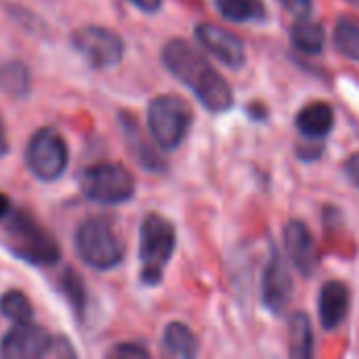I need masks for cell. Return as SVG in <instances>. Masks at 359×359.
<instances>
[{"label": "cell", "mask_w": 359, "mask_h": 359, "mask_svg": "<svg viewBox=\"0 0 359 359\" xmlns=\"http://www.w3.org/2000/svg\"><path fill=\"white\" fill-rule=\"evenodd\" d=\"M2 221L4 246L17 259L32 265H55L61 259L57 240L27 210H11Z\"/></svg>", "instance_id": "7a4b0ae2"}, {"label": "cell", "mask_w": 359, "mask_h": 359, "mask_svg": "<svg viewBox=\"0 0 359 359\" xmlns=\"http://www.w3.org/2000/svg\"><path fill=\"white\" fill-rule=\"evenodd\" d=\"M292 290H294V284H292L290 271H288L286 263L282 261V257L276 255L269 261L265 276H263V303H265V307L269 311L280 313L290 303Z\"/></svg>", "instance_id": "8fae6325"}, {"label": "cell", "mask_w": 359, "mask_h": 359, "mask_svg": "<svg viewBox=\"0 0 359 359\" xmlns=\"http://www.w3.org/2000/svg\"><path fill=\"white\" fill-rule=\"evenodd\" d=\"M196 38L212 57H217L227 67L238 69V67L244 65V61H246L244 44L229 29L212 25V23H202V25L196 27Z\"/></svg>", "instance_id": "30bf717a"}, {"label": "cell", "mask_w": 359, "mask_h": 359, "mask_svg": "<svg viewBox=\"0 0 359 359\" xmlns=\"http://www.w3.org/2000/svg\"><path fill=\"white\" fill-rule=\"evenodd\" d=\"M50 334L32 322L15 324L0 343V355L6 359H34L44 358L53 349Z\"/></svg>", "instance_id": "9c48e42d"}, {"label": "cell", "mask_w": 359, "mask_h": 359, "mask_svg": "<svg viewBox=\"0 0 359 359\" xmlns=\"http://www.w3.org/2000/svg\"><path fill=\"white\" fill-rule=\"evenodd\" d=\"M80 189L84 198L97 204H122L135 194V179L122 166L114 162H101L88 166L80 175Z\"/></svg>", "instance_id": "8992f818"}, {"label": "cell", "mask_w": 359, "mask_h": 359, "mask_svg": "<svg viewBox=\"0 0 359 359\" xmlns=\"http://www.w3.org/2000/svg\"><path fill=\"white\" fill-rule=\"evenodd\" d=\"M219 13L229 21H259L265 17L263 0H215Z\"/></svg>", "instance_id": "ac0fdd59"}, {"label": "cell", "mask_w": 359, "mask_h": 359, "mask_svg": "<svg viewBox=\"0 0 359 359\" xmlns=\"http://www.w3.org/2000/svg\"><path fill=\"white\" fill-rule=\"evenodd\" d=\"M0 88L11 97H25L32 88V74L25 63L8 61L0 65Z\"/></svg>", "instance_id": "2e32d148"}, {"label": "cell", "mask_w": 359, "mask_h": 359, "mask_svg": "<svg viewBox=\"0 0 359 359\" xmlns=\"http://www.w3.org/2000/svg\"><path fill=\"white\" fill-rule=\"evenodd\" d=\"M164 67L185 84L198 101L210 111H227L233 105V93L229 82L185 40H170L162 48Z\"/></svg>", "instance_id": "6da1fadb"}, {"label": "cell", "mask_w": 359, "mask_h": 359, "mask_svg": "<svg viewBox=\"0 0 359 359\" xmlns=\"http://www.w3.org/2000/svg\"><path fill=\"white\" fill-rule=\"evenodd\" d=\"M189 105L177 95H160L147 107V126L154 141L164 149H175L185 139L191 124Z\"/></svg>", "instance_id": "5b68a950"}, {"label": "cell", "mask_w": 359, "mask_h": 359, "mask_svg": "<svg viewBox=\"0 0 359 359\" xmlns=\"http://www.w3.org/2000/svg\"><path fill=\"white\" fill-rule=\"evenodd\" d=\"M280 2L290 15H294L299 19H303L311 13V0H280Z\"/></svg>", "instance_id": "cb8c5ba5"}, {"label": "cell", "mask_w": 359, "mask_h": 359, "mask_svg": "<svg viewBox=\"0 0 359 359\" xmlns=\"http://www.w3.org/2000/svg\"><path fill=\"white\" fill-rule=\"evenodd\" d=\"M8 154V139H6V130H4V124L0 120V158H4Z\"/></svg>", "instance_id": "83f0119b"}, {"label": "cell", "mask_w": 359, "mask_h": 359, "mask_svg": "<svg viewBox=\"0 0 359 359\" xmlns=\"http://www.w3.org/2000/svg\"><path fill=\"white\" fill-rule=\"evenodd\" d=\"M290 355L297 359L313 355V330L305 313H294L290 320Z\"/></svg>", "instance_id": "e0dca14e"}, {"label": "cell", "mask_w": 359, "mask_h": 359, "mask_svg": "<svg viewBox=\"0 0 359 359\" xmlns=\"http://www.w3.org/2000/svg\"><path fill=\"white\" fill-rule=\"evenodd\" d=\"M347 175H349V179L355 183V187L359 189V154H355V156H351V160L347 162Z\"/></svg>", "instance_id": "d4e9b609"}, {"label": "cell", "mask_w": 359, "mask_h": 359, "mask_svg": "<svg viewBox=\"0 0 359 359\" xmlns=\"http://www.w3.org/2000/svg\"><path fill=\"white\" fill-rule=\"evenodd\" d=\"M292 42L299 50L303 53H320L324 48V42H326V34H324V27L320 23H313V21H299L294 27H292Z\"/></svg>", "instance_id": "d6986e66"}, {"label": "cell", "mask_w": 359, "mask_h": 359, "mask_svg": "<svg viewBox=\"0 0 359 359\" xmlns=\"http://www.w3.org/2000/svg\"><path fill=\"white\" fill-rule=\"evenodd\" d=\"M25 164L40 181H57L67 168V145L57 128H38L25 147Z\"/></svg>", "instance_id": "52a82bcc"}, {"label": "cell", "mask_w": 359, "mask_h": 359, "mask_svg": "<svg viewBox=\"0 0 359 359\" xmlns=\"http://www.w3.org/2000/svg\"><path fill=\"white\" fill-rule=\"evenodd\" d=\"M334 44L337 48L353 59L359 61V25L353 21H339L337 29H334Z\"/></svg>", "instance_id": "7402d4cb"}, {"label": "cell", "mask_w": 359, "mask_h": 359, "mask_svg": "<svg viewBox=\"0 0 359 359\" xmlns=\"http://www.w3.org/2000/svg\"><path fill=\"white\" fill-rule=\"evenodd\" d=\"M76 252L88 267L107 271L122 263L124 246L107 221L88 219L76 231Z\"/></svg>", "instance_id": "277c9868"}, {"label": "cell", "mask_w": 359, "mask_h": 359, "mask_svg": "<svg viewBox=\"0 0 359 359\" xmlns=\"http://www.w3.org/2000/svg\"><path fill=\"white\" fill-rule=\"evenodd\" d=\"M61 290L69 301V305L74 307V311L78 313V318H82L86 309V292H84V282L78 278L74 269H65L61 273Z\"/></svg>", "instance_id": "44dd1931"}, {"label": "cell", "mask_w": 359, "mask_h": 359, "mask_svg": "<svg viewBox=\"0 0 359 359\" xmlns=\"http://www.w3.org/2000/svg\"><path fill=\"white\" fill-rule=\"evenodd\" d=\"M109 358H120V359H141L149 358V351L143 345L137 343H122L118 347H114L109 351Z\"/></svg>", "instance_id": "603a6c76"}, {"label": "cell", "mask_w": 359, "mask_h": 359, "mask_svg": "<svg viewBox=\"0 0 359 359\" xmlns=\"http://www.w3.org/2000/svg\"><path fill=\"white\" fill-rule=\"evenodd\" d=\"M284 242H286V250H288L292 265L303 276H311L316 271V265H318V255H316L313 236L307 229V225L301 221L288 223L286 231H284Z\"/></svg>", "instance_id": "7c38bea8"}, {"label": "cell", "mask_w": 359, "mask_h": 359, "mask_svg": "<svg viewBox=\"0 0 359 359\" xmlns=\"http://www.w3.org/2000/svg\"><path fill=\"white\" fill-rule=\"evenodd\" d=\"M334 124V111L328 103H311L303 107L297 116V126L299 130L309 137V139H322L332 130Z\"/></svg>", "instance_id": "5bb4252c"}, {"label": "cell", "mask_w": 359, "mask_h": 359, "mask_svg": "<svg viewBox=\"0 0 359 359\" xmlns=\"http://www.w3.org/2000/svg\"><path fill=\"white\" fill-rule=\"evenodd\" d=\"M175 227L170 221H166L160 215H147L141 225V244H139V257H141V280L149 286L158 284L162 280L164 267L168 265L172 252H175Z\"/></svg>", "instance_id": "3957f363"}, {"label": "cell", "mask_w": 359, "mask_h": 359, "mask_svg": "<svg viewBox=\"0 0 359 359\" xmlns=\"http://www.w3.org/2000/svg\"><path fill=\"white\" fill-rule=\"evenodd\" d=\"M72 44L93 67L99 69L120 63L124 55L122 38L114 29L101 25H84L76 29L72 36Z\"/></svg>", "instance_id": "ba28073f"}, {"label": "cell", "mask_w": 359, "mask_h": 359, "mask_svg": "<svg viewBox=\"0 0 359 359\" xmlns=\"http://www.w3.org/2000/svg\"><path fill=\"white\" fill-rule=\"evenodd\" d=\"M349 290L343 282H328L320 292V322L326 330H334L347 318Z\"/></svg>", "instance_id": "4fadbf2b"}, {"label": "cell", "mask_w": 359, "mask_h": 359, "mask_svg": "<svg viewBox=\"0 0 359 359\" xmlns=\"http://www.w3.org/2000/svg\"><path fill=\"white\" fill-rule=\"evenodd\" d=\"M164 349L175 358H194L198 353L196 334L185 324H168L164 330Z\"/></svg>", "instance_id": "9a60e30c"}, {"label": "cell", "mask_w": 359, "mask_h": 359, "mask_svg": "<svg viewBox=\"0 0 359 359\" xmlns=\"http://www.w3.org/2000/svg\"><path fill=\"white\" fill-rule=\"evenodd\" d=\"M0 313L6 320H11L13 324L32 322V318H34L32 303L27 301V297L21 290H8L0 297Z\"/></svg>", "instance_id": "ffe728a7"}, {"label": "cell", "mask_w": 359, "mask_h": 359, "mask_svg": "<svg viewBox=\"0 0 359 359\" xmlns=\"http://www.w3.org/2000/svg\"><path fill=\"white\" fill-rule=\"evenodd\" d=\"M349 2H353V4H359V0H349Z\"/></svg>", "instance_id": "f1b7e54d"}, {"label": "cell", "mask_w": 359, "mask_h": 359, "mask_svg": "<svg viewBox=\"0 0 359 359\" xmlns=\"http://www.w3.org/2000/svg\"><path fill=\"white\" fill-rule=\"evenodd\" d=\"M11 210H13V206H11V198H8V196H4V194L0 191V221H2Z\"/></svg>", "instance_id": "4316f807"}, {"label": "cell", "mask_w": 359, "mask_h": 359, "mask_svg": "<svg viewBox=\"0 0 359 359\" xmlns=\"http://www.w3.org/2000/svg\"><path fill=\"white\" fill-rule=\"evenodd\" d=\"M137 8H141V11H147V13H154V11H158L160 8V4H162V0H130Z\"/></svg>", "instance_id": "484cf974"}]
</instances>
